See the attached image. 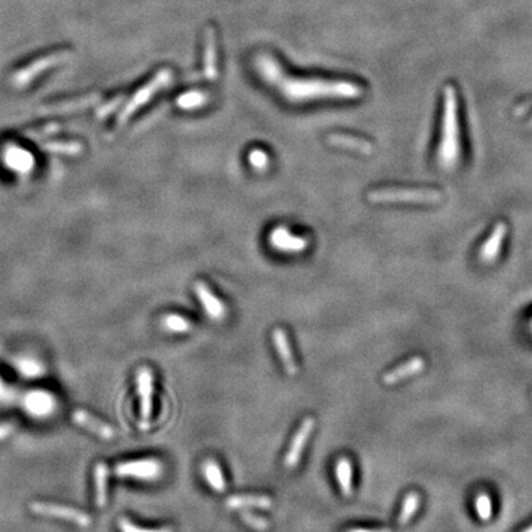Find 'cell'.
Segmentation results:
<instances>
[{
	"label": "cell",
	"mask_w": 532,
	"mask_h": 532,
	"mask_svg": "<svg viewBox=\"0 0 532 532\" xmlns=\"http://www.w3.org/2000/svg\"><path fill=\"white\" fill-rule=\"evenodd\" d=\"M254 66L262 79L291 104H305L318 100H356L364 93L360 84L348 80L290 76L286 70H282L278 61L266 52L256 56Z\"/></svg>",
	"instance_id": "obj_1"
},
{
	"label": "cell",
	"mask_w": 532,
	"mask_h": 532,
	"mask_svg": "<svg viewBox=\"0 0 532 532\" xmlns=\"http://www.w3.org/2000/svg\"><path fill=\"white\" fill-rule=\"evenodd\" d=\"M460 158V125H459V100L453 84L443 89V114L442 133L438 148V160L443 169H453Z\"/></svg>",
	"instance_id": "obj_2"
},
{
	"label": "cell",
	"mask_w": 532,
	"mask_h": 532,
	"mask_svg": "<svg viewBox=\"0 0 532 532\" xmlns=\"http://www.w3.org/2000/svg\"><path fill=\"white\" fill-rule=\"evenodd\" d=\"M371 203H411V204H436L442 200V194L435 190L425 188H383L368 194Z\"/></svg>",
	"instance_id": "obj_3"
},
{
	"label": "cell",
	"mask_w": 532,
	"mask_h": 532,
	"mask_svg": "<svg viewBox=\"0 0 532 532\" xmlns=\"http://www.w3.org/2000/svg\"><path fill=\"white\" fill-rule=\"evenodd\" d=\"M163 464L155 459L133 460L121 463L116 467V475L123 478H135L141 480H157L163 475Z\"/></svg>",
	"instance_id": "obj_4"
},
{
	"label": "cell",
	"mask_w": 532,
	"mask_h": 532,
	"mask_svg": "<svg viewBox=\"0 0 532 532\" xmlns=\"http://www.w3.org/2000/svg\"><path fill=\"white\" fill-rule=\"evenodd\" d=\"M31 510L37 515L67 519V521L76 524L79 526H88L91 524V517L86 513L74 509V507L59 506V504H52V503H33Z\"/></svg>",
	"instance_id": "obj_5"
},
{
	"label": "cell",
	"mask_w": 532,
	"mask_h": 532,
	"mask_svg": "<svg viewBox=\"0 0 532 532\" xmlns=\"http://www.w3.org/2000/svg\"><path fill=\"white\" fill-rule=\"evenodd\" d=\"M314 427H315V422H314V418H311V417L305 418L302 422L299 430L296 432V435L290 443V448L286 454V459H284V466H286L287 469H294L296 466L299 464L306 443H307L309 438H311L312 432H314Z\"/></svg>",
	"instance_id": "obj_6"
},
{
	"label": "cell",
	"mask_w": 532,
	"mask_h": 532,
	"mask_svg": "<svg viewBox=\"0 0 532 532\" xmlns=\"http://www.w3.org/2000/svg\"><path fill=\"white\" fill-rule=\"evenodd\" d=\"M136 386H138V395L141 400V418L144 427H146L148 420L153 413V373L150 368L142 367L136 374Z\"/></svg>",
	"instance_id": "obj_7"
},
{
	"label": "cell",
	"mask_w": 532,
	"mask_h": 532,
	"mask_svg": "<svg viewBox=\"0 0 532 532\" xmlns=\"http://www.w3.org/2000/svg\"><path fill=\"white\" fill-rule=\"evenodd\" d=\"M269 243L280 252L286 253H302L307 247V240L299 235L291 234L287 228L278 227L269 235Z\"/></svg>",
	"instance_id": "obj_8"
},
{
	"label": "cell",
	"mask_w": 532,
	"mask_h": 532,
	"mask_svg": "<svg viewBox=\"0 0 532 532\" xmlns=\"http://www.w3.org/2000/svg\"><path fill=\"white\" fill-rule=\"evenodd\" d=\"M194 290H195L197 298H199V301L204 306L206 314L210 318L220 321L227 315V306L222 303L212 291H210V289L207 287V284H204L203 281H197L195 286H194Z\"/></svg>",
	"instance_id": "obj_9"
},
{
	"label": "cell",
	"mask_w": 532,
	"mask_h": 532,
	"mask_svg": "<svg viewBox=\"0 0 532 532\" xmlns=\"http://www.w3.org/2000/svg\"><path fill=\"white\" fill-rule=\"evenodd\" d=\"M204 77L208 80L218 79V49H216V31L213 26H208L204 33V61H203Z\"/></svg>",
	"instance_id": "obj_10"
},
{
	"label": "cell",
	"mask_w": 532,
	"mask_h": 532,
	"mask_svg": "<svg viewBox=\"0 0 532 532\" xmlns=\"http://www.w3.org/2000/svg\"><path fill=\"white\" fill-rule=\"evenodd\" d=\"M506 234H507V225L504 224V222H499V224L494 227L489 238L480 247L479 257H480L482 262L492 264L494 261H496L500 254Z\"/></svg>",
	"instance_id": "obj_11"
},
{
	"label": "cell",
	"mask_w": 532,
	"mask_h": 532,
	"mask_svg": "<svg viewBox=\"0 0 532 532\" xmlns=\"http://www.w3.org/2000/svg\"><path fill=\"white\" fill-rule=\"evenodd\" d=\"M272 339H274L275 349H277V352L280 355V360H281V363L284 365V370L287 371V374L289 376H296V374H298L299 373V368H298V364H296L294 358H293L286 330L275 328L274 334H272Z\"/></svg>",
	"instance_id": "obj_12"
},
{
	"label": "cell",
	"mask_w": 532,
	"mask_h": 532,
	"mask_svg": "<svg viewBox=\"0 0 532 532\" xmlns=\"http://www.w3.org/2000/svg\"><path fill=\"white\" fill-rule=\"evenodd\" d=\"M423 370H425L423 358L414 356V358H411V360H408L406 363L398 365L397 368H393L392 371H389V373L383 376V383H385V385H390V386L397 385V383H400L408 377L422 373Z\"/></svg>",
	"instance_id": "obj_13"
},
{
	"label": "cell",
	"mask_w": 532,
	"mask_h": 532,
	"mask_svg": "<svg viewBox=\"0 0 532 532\" xmlns=\"http://www.w3.org/2000/svg\"><path fill=\"white\" fill-rule=\"evenodd\" d=\"M327 142L336 148H344V150L358 151L361 154H371L374 150L373 144L367 139L358 138V136L344 135V133H331L327 136Z\"/></svg>",
	"instance_id": "obj_14"
},
{
	"label": "cell",
	"mask_w": 532,
	"mask_h": 532,
	"mask_svg": "<svg viewBox=\"0 0 532 532\" xmlns=\"http://www.w3.org/2000/svg\"><path fill=\"white\" fill-rule=\"evenodd\" d=\"M73 420L79 426L91 430L92 433H95V435H98V436L102 438V439H111V438L114 436V430L111 429V426H108L107 423L101 422L100 418L91 416L88 411L76 410V411L73 413Z\"/></svg>",
	"instance_id": "obj_15"
},
{
	"label": "cell",
	"mask_w": 532,
	"mask_h": 532,
	"mask_svg": "<svg viewBox=\"0 0 532 532\" xmlns=\"http://www.w3.org/2000/svg\"><path fill=\"white\" fill-rule=\"evenodd\" d=\"M272 500L266 496H253V494H243V496H231L227 500V506L232 510L237 509H271Z\"/></svg>",
	"instance_id": "obj_16"
},
{
	"label": "cell",
	"mask_w": 532,
	"mask_h": 532,
	"mask_svg": "<svg viewBox=\"0 0 532 532\" xmlns=\"http://www.w3.org/2000/svg\"><path fill=\"white\" fill-rule=\"evenodd\" d=\"M352 478H354V470H352V463L349 459H339L336 463V479L339 482L340 491L343 492V496L349 497L352 496L354 485H352Z\"/></svg>",
	"instance_id": "obj_17"
},
{
	"label": "cell",
	"mask_w": 532,
	"mask_h": 532,
	"mask_svg": "<svg viewBox=\"0 0 532 532\" xmlns=\"http://www.w3.org/2000/svg\"><path fill=\"white\" fill-rule=\"evenodd\" d=\"M203 473L208 487L216 492H224L227 489V482L222 473L220 466L215 460H207L203 464Z\"/></svg>",
	"instance_id": "obj_18"
},
{
	"label": "cell",
	"mask_w": 532,
	"mask_h": 532,
	"mask_svg": "<svg viewBox=\"0 0 532 532\" xmlns=\"http://www.w3.org/2000/svg\"><path fill=\"white\" fill-rule=\"evenodd\" d=\"M95 489L96 504L104 507L107 504V484H108V467L104 463H98L95 467Z\"/></svg>",
	"instance_id": "obj_19"
},
{
	"label": "cell",
	"mask_w": 532,
	"mask_h": 532,
	"mask_svg": "<svg viewBox=\"0 0 532 532\" xmlns=\"http://www.w3.org/2000/svg\"><path fill=\"white\" fill-rule=\"evenodd\" d=\"M207 101H208V95L206 92H203V91H190V92L182 93L178 98L176 104L182 109H197V108L204 107L207 104Z\"/></svg>",
	"instance_id": "obj_20"
},
{
	"label": "cell",
	"mask_w": 532,
	"mask_h": 532,
	"mask_svg": "<svg viewBox=\"0 0 532 532\" xmlns=\"http://www.w3.org/2000/svg\"><path fill=\"white\" fill-rule=\"evenodd\" d=\"M420 507V496L417 492H410L406 494V497L402 503V509H401V513L398 516V524L401 526L406 525L408 522L411 521V519L414 517V515L417 513Z\"/></svg>",
	"instance_id": "obj_21"
},
{
	"label": "cell",
	"mask_w": 532,
	"mask_h": 532,
	"mask_svg": "<svg viewBox=\"0 0 532 532\" xmlns=\"http://www.w3.org/2000/svg\"><path fill=\"white\" fill-rule=\"evenodd\" d=\"M162 326H163V328H166L172 333H187L192 328V324L190 323L188 319H185L183 317L176 315V314H169V315L163 317Z\"/></svg>",
	"instance_id": "obj_22"
},
{
	"label": "cell",
	"mask_w": 532,
	"mask_h": 532,
	"mask_svg": "<svg viewBox=\"0 0 532 532\" xmlns=\"http://www.w3.org/2000/svg\"><path fill=\"white\" fill-rule=\"evenodd\" d=\"M475 510H476V515H478V517L480 519V521L488 522L489 519L492 517V513H494L492 500H491V497L488 496L487 492L482 491V492H479L478 496H476Z\"/></svg>",
	"instance_id": "obj_23"
},
{
	"label": "cell",
	"mask_w": 532,
	"mask_h": 532,
	"mask_svg": "<svg viewBox=\"0 0 532 532\" xmlns=\"http://www.w3.org/2000/svg\"><path fill=\"white\" fill-rule=\"evenodd\" d=\"M249 162L254 170L265 172L269 165V157L261 148H253L249 154Z\"/></svg>",
	"instance_id": "obj_24"
},
{
	"label": "cell",
	"mask_w": 532,
	"mask_h": 532,
	"mask_svg": "<svg viewBox=\"0 0 532 532\" xmlns=\"http://www.w3.org/2000/svg\"><path fill=\"white\" fill-rule=\"evenodd\" d=\"M241 519L244 521V524H247L250 528H253L256 531H266L269 528V524H268L266 519L257 516L252 512H243Z\"/></svg>",
	"instance_id": "obj_25"
},
{
	"label": "cell",
	"mask_w": 532,
	"mask_h": 532,
	"mask_svg": "<svg viewBox=\"0 0 532 532\" xmlns=\"http://www.w3.org/2000/svg\"><path fill=\"white\" fill-rule=\"evenodd\" d=\"M119 528L121 532H173L170 528H160V529H146V528H141L138 525L132 524L130 521H128V519H120L119 522Z\"/></svg>",
	"instance_id": "obj_26"
},
{
	"label": "cell",
	"mask_w": 532,
	"mask_h": 532,
	"mask_svg": "<svg viewBox=\"0 0 532 532\" xmlns=\"http://www.w3.org/2000/svg\"><path fill=\"white\" fill-rule=\"evenodd\" d=\"M349 532H392V529H388V528H381V529H365V528H356V529H351Z\"/></svg>",
	"instance_id": "obj_27"
},
{
	"label": "cell",
	"mask_w": 532,
	"mask_h": 532,
	"mask_svg": "<svg viewBox=\"0 0 532 532\" xmlns=\"http://www.w3.org/2000/svg\"><path fill=\"white\" fill-rule=\"evenodd\" d=\"M522 532H532V524H531L528 528H525Z\"/></svg>",
	"instance_id": "obj_28"
},
{
	"label": "cell",
	"mask_w": 532,
	"mask_h": 532,
	"mask_svg": "<svg viewBox=\"0 0 532 532\" xmlns=\"http://www.w3.org/2000/svg\"><path fill=\"white\" fill-rule=\"evenodd\" d=\"M531 125H532V120H531Z\"/></svg>",
	"instance_id": "obj_29"
}]
</instances>
